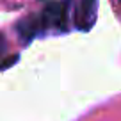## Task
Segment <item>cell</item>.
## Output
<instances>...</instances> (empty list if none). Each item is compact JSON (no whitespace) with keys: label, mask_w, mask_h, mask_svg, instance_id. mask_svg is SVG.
<instances>
[{"label":"cell","mask_w":121,"mask_h":121,"mask_svg":"<svg viewBox=\"0 0 121 121\" xmlns=\"http://www.w3.org/2000/svg\"><path fill=\"white\" fill-rule=\"evenodd\" d=\"M18 32L25 41H30L32 38H36L38 34H41V25H39V18L38 16H29V18L22 20L18 23Z\"/></svg>","instance_id":"3957f363"},{"label":"cell","mask_w":121,"mask_h":121,"mask_svg":"<svg viewBox=\"0 0 121 121\" xmlns=\"http://www.w3.org/2000/svg\"><path fill=\"white\" fill-rule=\"evenodd\" d=\"M68 13H69V0H60V2H50L41 11L39 25L41 32H64L68 29Z\"/></svg>","instance_id":"6da1fadb"},{"label":"cell","mask_w":121,"mask_h":121,"mask_svg":"<svg viewBox=\"0 0 121 121\" xmlns=\"http://www.w3.org/2000/svg\"><path fill=\"white\" fill-rule=\"evenodd\" d=\"M5 48H7V43H5V38L2 34H0V59L2 57H5L4 53H5Z\"/></svg>","instance_id":"277c9868"},{"label":"cell","mask_w":121,"mask_h":121,"mask_svg":"<svg viewBox=\"0 0 121 121\" xmlns=\"http://www.w3.org/2000/svg\"><path fill=\"white\" fill-rule=\"evenodd\" d=\"M98 16V0H78L73 11V23L78 30L93 29Z\"/></svg>","instance_id":"7a4b0ae2"}]
</instances>
